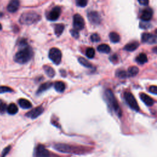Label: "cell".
Listing matches in <instances>:
<instances>
[{
    "instance_id": "ba28073f",
    "label": "cell",
    "mask_w": 157,
    "mask_h": 157,
    "mask_svg": "<svg viewBox=\"0 0 157 157\" xmlns=\"http://www.w3.org/2000/svg\"><path fill=\"white\" fill-rule=\"evenodd\" d=\"M61 8L59 6H55L48 13L47 19L50 21H55L57 20L61 14Z\"/></svg>"
},
{
    "instance_id": "d6a6232c",
    "label": "cell",
    "mask_w": 157,
    "mask_h": 157,
    "mask_svg": "<svg viewBox=\"0 0 157 157\" xmlns=\"http://www.w3.org/2000/svg\"><path fill=\"white\" fill-rule=\"evenodd\" d=\"M90 39H91V41L93 42H98L100 41V39H101V38H100L98 34L94 33L90 36Z\"/></svg>"
},
{
    "instance_id": "74e56055",
    "label": "cell",
    "mask_w": 157,
    "mask_h": 157,
    "mask_svg": "<svg viewBox=\"0 0 157 157\" xmlns=\"http://www.w3.org/2000/svg\"><path fill=\"white\" fill-rule=\"evenodd\" d=\"M117 55H112L111 56V58H110V60H111V62H115V61H117Z\"/></svg>"
},
{
    "instance_id": "603a6c76",
    "label": "cell",
    "mask_w": 157,
    "mask_h": 157,
    "mask_svg": "<svg viewBox=\"0 0 157 157\" xmlns=\"http://www.w3.org/2000/svg\"><path fill=\"white\" fill-rule=\"evenodd\" d=\"M136 60L138 63L141 64H144L147 62L148 59H147V55L145 54L142 53V54H140L137 56L136 58Z\"/></svg>"
},
{
    "instance_id": "4316f807",
    "label": "cell",
    "mask_w": 157,
    "mask_h": 157,
    "mask_svg": "<svg viewBox=\"0 0 157 157\" xmlns=\"http://www.w3.org/2000/svg\"><path fill=\"white\" fill-rule=\"evenodd\" d=\"M78 62L80 63V64H81L82 65V66H85L86 68H92V64H91V63H90L88 60H86L84 58H83V57L78 58Z\"/></svg>"
},
{
    "instance_id": "ffe728a7",
    "label": "cell",
    "mask_w": 157,
    "mask_h": 157,
    "mask_svg": "<svg viewBox=\"0 0 157 157\" xmlns=\"http://www.w3.org/2000/svg\"><path fill=\"white\" fill-rule=\"evenodd\" d=\"M97 50L101 53L109 54L111 52V47L106 44H103L98 47Z\"/></svg>"
},
{
    "instance_id": "5b68a950",
    "label": "cell",
    "mask_w": 157,
    "mask_h": 157,
    "mask_svg": "<svg viewBox=\"0 0 157 157\" xmlns=\"http://www.w3.org/2000/svg\"><path fill=\"white\" fill-rule=\"evenodd\" d=\"M49 57L54 64L58 65L60 64L61 62H62V52L57 48H52L49 51Z\"/></svg>"
},
{
    "instance_id": "6da1fadb",
    "label": "cell",
    "mask_w": 157,
    "mask_h": 157,
    "mask_svg": "<svg viewBox=\"0 0 157 157\" xmlns=\"http://www.w3.org/2000/svg\"><path fill=\"white\" fill-rule=\"evenodd\" d=\"M33 52L32 47L28 45L20 48V50L17 52L14 56V61L19 64H25L32 59Z\"/></svg>"
},
{
    "instance_id": "836d02e7",
    "label": "cell",
    "mask_w": 157,
    "mask_h": 157,
    "mask_svg": "<svg viewBox=\"0 0 157 157\" xmlns=\"http://www.w3.org/2000/svg\"><path fill=\"white\" fill-rule=\"evenodd\" d=\"M70 33H71V36L73 38H74L75 39H78V38H79V33H78V30L75 29L71 30L70 31Z\"/></svg>"
},
{
    "instance_id": "7402d4cb",
    "label": "cell",
    "mask_w": 157,
    "mask_h": 157,
    "mask_svg": "<svg viewBox=\"0 0 157 157\" xmlns=\"http://www.w3.org/2000/svg\"><path fill=\"white\" fill-rule=\"evenodd\" d=\"M64 30V25L63 24H57L55 25L54 32L56 36H60L62 34Z\"/></svg>"
},
{
    "instance_id": "44dd1931",
    "label": "cell",
    "mask_w": 157,
    "mask_h": 157,
    "mask_svg": "<svg viewBox=\"0 0 157 157\" xmlns=\"http://www.w3.org/2000/svg\"><path fill=\"white\" fill-rule=\"evenodd\" d=\"M7 111L8 114L11 115H15L18 112V107L14 103H11L7 106Z\"/></svg>"
},
{
    "instance_id": "9a60e30c",
    "label": "cell",
    "mask_w": 157,
    "mask_h": 157,
    "mask_svg": "<svg viewBox=\"0 0 157 157\" xmlns=\"http://www.w3.org/2000/svg\"><path fill=\"white\" fill-rule=\"evenodd\" d=\"M140 98L142 101L147 106H152L154 105V101L151 97H150L149 95H147L145 93H141L140 94Z\"/></svg>"
},
{
    "instance_id": "277c9868",
    "label": "cell",
    "mask_w": 157,
    "mask_h": 157,
    "mask_svg": "<svg viewBox=\"0 0 157 157\" xmlns=\"http://www.w3.org/2000/svg\"><path fill=\"white\" fill-rule=\"evenodd\" d=\"M54 148L60 152L68 154H78V152L82 150L77 147L64 144H56L54 145Z\"/></svg>"
},
{
    "instance_id": "484cf974",
    "label": "cell",
    "mask_w": 157,
    "mask_h": 157,
    "mask_svg": "<svg viewBox=\"0 0 157 157\" xmlns=\"http://www.w3.org/2000/svg\"><path fill=\"white\" fill-rule=\"evenodd\" d=\"M139 72V68L136 66H131L128 68V73L129 77H134L136 76Z\"/></svg>"
},
{
    "instance_id": "7c38bea8",
    "label": "cell",
    "mask_w": 157,
    "mask_h": 157,
    "mask_svg": "<svg viewBox=\"0 0 157 157\" xmlns=\"http://www.w3.org/2000/svg\"><path fill=\"white\" fill-rule=\"evenodd\" d=\"M142 42L148 44H154L157 42V37L149 33H144L141 36Z\"/></svg>"
},
{
    "instance_id": "4dcf8cb0",
    "label": "cell",
    "mask_w": 157,
    "mask_h": 157,
    "mask_svg": "<svg viewBox=\"0 0 157 157\" xmlns=\"http://www.w3.org/2000/svg\"><path fill=\"white\" fill-rule=\"evenodd\" d=\"M12 92V90L8 87L6 86H1L0 87V93H11Z\"/></svg>"
},
{
    "instance_id": "2e32d148",
    "label": "cell",
    "mask_w": 157,
    "mask_h": 157,
    "mask_svg": "<svg viewBox=\"0 0 157 157\" xmlns=\"http://www.w3.org/2000/svg\"><path fill=\"white\" fill-rule=\"evenodd\" d=\"M139 44L138 41H133L132 42L127 44L125 46L124 49L128 52H133V51H134L135 50H136L138 49V47H139Z\"/></svg>"
},
{
    "instance_id": "d6986e66",
    "label": "cell",
    "mask_w": 157,
    "mask_h": 157,
    "mask_svg": "<svg viewBox=\"0 0 157 157\" xmlns=\"http://www.w3.org/2000/svg\"><path fill=\"white\" fill-rule=\"evenodd\" d=\"M54 88L56 91L60 93H62L64 91L66 86H65L64 82L62 81H58L56 82L54 84Z\"/></svg>"
},
{
    "instance_id": "f35d334b",
    "label": "cell",
    "mask_w": 157,
    "mask_h": 157,
    "mask_svg": "<svg viewBox=\"0 0 157 157\" xmlns=\"http://www.w3.org/2000/svg\"><path fill=\"white\" fill-rule=\"evenodd\" d=\"M153 51L154 52H155V53L157 54V46L156 47H155L154 49H153Z\"/></svg>"
},
{
    "instance_id": "d590c367",
    "label": "cell",
    "mask_w": 157,
    "mask_h": 157,
    "mask_svg": "<svg viewBox=\"0 0 157 157\" xmlns=\"http://www.w3.org/2000/svg\"><path fill=\"white\" fill-rule=\"evenodd\" d=\"M149 91L152 93L157 95V86H150L149 87Z\"/></svg>"
},
{
    "instance_id": "4fadbf2b",
    "label": "cell",
    "mask_w": 157,
    "mask_h": 157,
    "mask_svg": "<svg viewBox=\"0 0 157 157\" xmlns=\"http://www.w3.org/2000/svg\"><path fill=\"white\" fill-rule=\"evenodd\" d=\"M152 17H153V11H152L151 8L148 7L142 11L141 16V19L142 21H148L151 20Z\"/></svg>"
},
{
    "instance_id": "60d3db41",
    "label": "cell",
    "mask_w": 157,
    "mask_h": 157,
    "mask_svg": "<svg viewBox=\"0 0 157 157\" xmlns=\"http://www.w3.org/2000/svg\"><path fill=\"white\" fill-rule=\"evenodd\" d=\"M155 33H156V34H157V29H156V31H155Z\"/></svg>"
},
{
    "instance_id": "1f68e13d",
    "label": "cell",
    "mask_w": 157,
    "mask_h": 157,
    "mask_svg": "<svg viewBox=\"0 0 157 157\" xmlns=\"http://www.w3.org/2000/svg\"><path fill=\"white\" fill-rule=\"evenodd\" d=\"M76 3L77 6L84 7L87 6L88 1L87 0H76Z\"/></svg>"
},
{
    "instance_id": "52a82bcc",
    "label": "cell",
    "mask_w": 157,
    "mask_h": 157,
    "mask_svg": "<svg viewBox=\"0 0 157 157\" xmlns=\"http://www.w3.org/2000/svg\"><path fill=\"white\" fill-rule=\"evenodd\" d=\"M73 27L75 30H82L85 27V21L83 17L78 14L73 17Z\"/></svg>"
},
{
    "instance_id": "ac0fdd59",
    "label": "cell",
    "mask_w": 157,
    "mask_h": 157,
    "mask_svg": "<svg viewBox=\"0 0 157 157\" xmlns=\"http://www.w3.org/2000/svg\"><path fill=\"white\" fill-rule=\"evenodd\" d=\"M52 85V82H46L44 83L42 85H41V86L39 87V88L38 89V91H37V94L39 95L42 93H43L44 91H45L47 90H49L50 87Z\"/></svg>"
},
{
    "instance_id": "83f0119b",
    "label": "cell",
    "mask_w": 157,
    "mask_h": 157,
    "mask_svg": "<svg viewBox=\"0 0 157 157\" xmlns=\"http://www.w3.org/2000/svg\"><path fill=\"white\" fill-rule=\"evenodd\" d=\"M115 75L117 77L121 78H125L129 77L128 75V71H125L123 70H117L116 71Z\"/></svg>"
},
{
    "instance_id": "9c48e42d",
    "label": "cell",
    "mask_w": 157,
    "mask_h": 157,
    "mask_svg": "<svg viewBox=\"0 0 157 157\" xmlns=\"http://www.w3.org/2000/svg\"><path fill=\"white\" fill-rule=\"evenodd\" d=\"M88 19L90 22L93 25H99L101 23V18L98 12L96 11H91L88 13Z\"/></svg>"
},
{
    "instance_id": "8fae6325",
    "label": "cell",
    "mask_w": 157,
    "mask_h": 157,
    "mask_svg": "<svg viewBox=\"0 0 157 157\" xmlns=\"http://www.w3.org/2000/svg\"><path fill=\"white\" fill-rule=\"evenodd\" d=\"M44 108L42 106H39L33 109L32 111H29L27 114H26V116L30 119H36L39 115H41L44 112Z\"/></svg>"
},
{
    "instance_id": "ab89813d",
    "label": "cell",
    "mask_w": 157,
    "mask_h": 157,
    "mask_svg": "<svg viewBox=\"0 0 157 157\" xmlns=\"http://www.w3.org/2000/svg\"><path fill=\"white\" fill-rule=\"evenodd\" d=\"M1 29H2V26H1V23H0V30H1Z\"/></svg>"
},
{
    "instance_id": "30bf717a",
    "label": "cell",
    "mask_w": 157,
    "mask_h": 157,
    "mask_svg": "<svg viewBox=\"0 0 157 157\" xmlns=\"http://www.w3.org/2000/svg\"><path fill=\"white\" fill-rule=\"evenodd\" d=\"M50 152L43 145L39 144L37 146L35 152L36 157H50Z\"/></svg>"
},
{
    "instance_id": "7a4b0ae2",
    "label": "cell",
    "mask_w": 157,
    "mask_h": 157,
    "mask_svg": "<svg viewBox=\"0 0 157 157\" xmlns=\"http://www.w3.org/2000/svg\"><path fill=\"white\" fill-rule=\"evenodd\" d=\"M105 97L108 106L110 107L111 109L114 111L117 116H119V117H121L122 112L120 107L119 105V103H117L114 93H112V91L111 90H107L106 91Z\"/></svg>"
},
{
    "instance_id": "8992f818",
    "label": "cell",
    "mask_w": 157,
    "mask_h": 157,
    "mask_svg": "<svg viewBox=\"0 0 157 157\" xmlns=\"http://www.w3.org/2000/svg\"><path fill=\"white\" fill-rule=\"evenodd\" d=\"M124 98L126 103L128 104V106L132 109L136 111H139V106L136 101V99L132 93L128 92V91L127 92H125L124 93Z\"/></svg>"
},
{
    "instance_id": "d4e9b609",
    "label": "cell",
    "mask_w": 157,
    "mask_h": 157,
    "mask_svg": "<svg viewBox=\"0 0 157 157\" xmlns=\"http://www.w3.org/2000/svg\"><path fill=\"white\" fill-rule=\"evenodd\" d=\"M109 38L110 40L112 42L114 43H117L120 41V37L119 34L117 33L116 32H111L109 34Z\"/></svg>"
},
{
    "instance_id": "3957f363",
    "label": "cell",
    "mask_w": 157,
    "mask_h": 157,
    "mask_svg": "<svg viewBox=\"0 0 157 157\" xmlns=\"http://www.w3.org/2000/svg\"><path fill=\"white\" fill-rule=\"evenodd\" d=\"M41 19V16L33 11L27 12L21 14L19 19V22L22 25H30L36 23Z\"/></svg>"
},
{
    "instance_id": "5bb4252c",
    "label": "cell",
    "mask_w": 157,
    "mask_h": 157,
    "mask_svg": "<svg viewBox=\"0 0 157 157\" xmlns=\"http://www.w3.org/2000/svg\"><path fill=\"white\" fill-rule=\"evenodd\" d=\"M19 6H20L19 0H11V1L7 5V9L9 12L14 13L19 9Z\"/></svg>"
},
{
    "instance_id": "8d00e7d4",
    "label": "cell",
    "mask_w": 157,
    "mask_h": 157,
    "mask_svg": "<svg viewBox=\"0 0 157 157\" xmlns=\"http://www.w3.org/2000/svg\"><path fill=\"white\" fill-rule=\"evenodd\" d=\"M139 4L143 6H147L149 3V0H138Z\"/></svg>"
},
{
    "instance_id": "cb8c5ba5",
    "label": "cell",
    "mask_w": 157,
    "mask_h": 157,
    "mask_svg": "<svg viewBox=\"0 0 157 157\" xmlns=\"http://www.w3.org/2000/svg\"><path fill=\"white\" fill-rule=\"evenodd\" d=\"M44 69L46 74L49 77H54L55 75V71L53 68H52L49 66H44Z\"/></svg>"
},
{
    "instance_id": "f1b7e54d",
    "label": "cell",
    "mask_w": 157,
    "mask_h": 157,
    "mask_svg": "<svg viewBox=\"0 0 157 157\" xmlns=\"http://www.w3.org/2000/svg\"><path fill=\"white\" fill-rule=\"evenodd\" d=\"M86 56L89 58H93L95 55V50L92 47H89L86 50Z\"/></svg>"
},
{
    "instance_id": "e575fe53",
    "label": "cell",
    "mask_w": 157,
    "mask_h": 157,
    "mask_svg": "<svg viewBox=\"0 0 157 157\" xmlns=\"http://www.w3.org/2000/svg\"><path fill=\"white\" fill-rule=\"evenodd\" d=\"M11 146H8L7 147H6L5 149H4L2 152V154H1V157H5L8 154L9 152H10V150H11Z\"/></svg>"
},
{
    "instance_id": "f546056e",
    "label": "cell",
    "mask_w": 157,
    "mask_h": 157,
    "mask_svg": "<svg viewBox=\"0 0 157 157\" xmlns=\"http://www.w3.org/2000/svg\"><path fill=\"white\" fill-rule=\"evenodd\" d=\"M7 106L5 102H4L2 100H0V114H4L7 111Z\"/></svg>"
},
{
    "instance_id": "e0dca14e",
    "label": "cell",
    "mask_w": 157,
    "mask_h": 157,
    "mask_svg": "<svg viewBox=\"0 0 157 157\" xmlns=\"http://www.w3.org/2000/svg\"><path fill=\"white\" fill-rule=\"evenodd\" d=\"M19 104L21 108L25 109H28L32 107V104L26 99H20L19 100Z\"/></svg>"
}]
</instances>
